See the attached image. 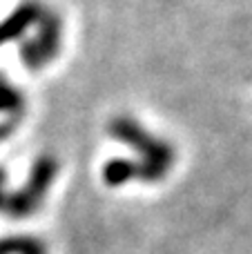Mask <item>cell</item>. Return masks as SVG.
I'll list each match as a JSON object with an SVG mask.
<instances>
[{"label":"cell","mask_w":252,"mask_h":254,"mask_svg":"<svg viewBox=\"0 0 252 254\" xmlns=\"http://www.w3.org/2000/svg\"><path fill=\"white\" fill-rule=\"evenodd\" d=\"M2 183H4V174H2V170H0V207H2V203L7 205V198H4V192H2Z\"/></svg>","instance_id":"4"},{"label":"cell","mask_w":252,"mask_h":254,"mask_svg":"<svg viewBox=\"0 0 252 254\" xmlns=\"http://www.w3.org/2000/svg\"><path fill=\"white\" fill-rule=\"evenodd\" d=\"M34 18H36L34 4H20L11 16L4 18V20L0 22V47H2L4 43H9V40H13L16 36H20L22 31L34 22Z\"/></svg>","instance_id":"2"},{"label":"cell","mask_w":252,"mask_h":254,"mask_svg":"<svg viewBox=\"0 0 252 254\" xmlns=\"http://www.w3.org/2000/svg\"><path fill=\"white\" fill-rule=\"evenodd\" d=\"M20 105H22L20 94L0 76V112H7V114H11V116H18Z\"/></svg>","instance_id":"3"},{"label":"cell","mask_w":252,"mask_h":254,"mask_svg":"<svg viewBox=\"0 0 252 254\" xmlns=\"http://www.w3.org/2000/svg\"><path fill=\"white\" fill-rule=\"evenodd\" d=\"M52 176H54V163L52 161L45 158V161L36 163L34 172H31L29 185H27L22 192L13 194V196L9 198V203L4 205L9 210V214L25 216V214H29V212H34L36 205H38V201H40V196H43L45 190H47Z\"/></svg>","instance_id":"1"}]
</instances>
